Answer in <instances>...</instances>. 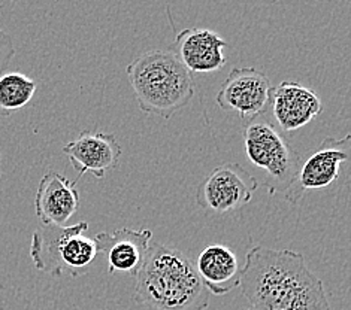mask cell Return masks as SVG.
Segmentation results:
<instances>
[{
	"label": "cell",
	"instance_id": "obj_4",
	"mask_svg": "<svg viewBox=\"0 0 351 310\" xmlns=\"http://www.w3.org/2000/svg\"><path fill=\"white\" fill-rule=\"evenodd\" d=\"M88 222L81 221L69 227L43 225L32 236L29 255L36 270L58 278L84 274L93 264L97 253L96 240L84 236Z\"/></svg>",
	"mask_w": 351,
	"mask_h": 310
},
{
	"label": "cell",
	"instance_id": "obj_3",
	"mask_svg": "<svg viewBox=\"0 0 351 310\" xmlns=\"http://www.w3.org/2000/svg\"><path fill=\"white\" fill-rule=\"evenodd\" d=\"M126 75L139 109L168 120L195 96L191 73L171 49H152L136 57Z\"/></svg>",
	"mask_w": 351,
	"mask_h": 310
},
{
	"label": "cell",
	"instance_id": "obj_18",
	"mask_svg": "<svg viewBox=\"0 0 351 310\" xmlns=\"http://www.w3.org/2000/svg\"><path fill=\"white\" fill-rule=\"evenodd\" d=\"M250 310H252V309H250Z\"/></svg>",
	"mask_w": 351,
	"mask_h": 310
},
{
	"label": "cell",
	"instance_id": "obj_16",
	"mask_svg": "<svg viewBox=\"0 0 351 310\" xmlns=\"http://www.w3.org/2000/svg\"><path fill=\"white\" fill-rule=\"evenodd\" d=\"M15 55V48L11 36L0 29V77L8 69L11 60Z\"/></svg>",
	"mask_w": 351,
	"mask_h": 310
},
{
	"label": "cell",
	"instance_id": "obj_17",
	"mask_svg": "<svg viewBox=\"0 0 351 310\" xmlns=\"http://www.w3.org/2000/svg\"><path fill=\"white\" fill-rule=\"evenodd\" d=\"M0 166H2V157H0ZM0 176H2V167H0Z\"/></svg>",
	"mask_w": 351,
	"mask_h": 310
},
{
	"label": "cell",
	"instance_id": "obj_11",
	"mask_svg": "<svg viewBox=\"0 0 351 310\" xmlns=\"http://www.w3.org/2000/svg\"><path fill=\"white\" fill-rule=\"evenodd\" d=\"M228 47L219 33L210 29L190 27L180 31L171 51L190 73H210L220 70L226 64L224 48Z\"/></svg>",
	"mask_w": 351,
	"mask_h": 310
},
{
	"label": "cell",
	"instance_id": "obj_5",
	"mask_svg": "<svg viewBox=\"0 0 351 310\" xmlns=\"http://www.w3.org/2000/svg\"><path fill=\"white\" fill-rule=\"evenodd\" d=\"M242 138L250 163L265 172L262 185L272 196L286 192L295 182L302 163V158L287 138L266 118V114L242 121Z\"/></svg>",
	"mask_w": 351,
	"mask_h": 310
},
{
	"label": "cell",
	"instance_id": "obj_14",
	"mask_svg": "<svg viewBox=\"0 0 351 310\" xmlns=\"http://www.w3.org/2000/svg\"><path fill=\"white\" fill-rule=\"evenodd\" d=\"M195 267L206 291L213 296H226L239 287L242 267L237 254L228 246H206L197 257Z\"/></svg>",
	"mask_w": 351,
	"mask_h": 310
},
{
	"label": "cell",
	"instance_id": "obj_9",
	"mask_svg": "<svg viewBox=\"0 0 351 310\" xmlns=\"http://www.w3.org/2000/svg\"><path fill=\"white\" fill-rule=\"evenodd\" d=\"M75 170H78V181L86 173H91L97 179L115 169L121 157V146L111 133H91L82 130L77 139L63 146Z\"/></svg>",
	"mask_w": 351,
	"mask_h": 310
},
{
	"label": "cell",
	"instance_id": "obj_8",
	"mask_svg": "<svg viewBox=\"0 0 351 310\" xmlns=\"http://www.w3.org/2000/svg\"><path fill=\"white\" fill-rule=\"evenodd\" d=\"M271 81L256 68H235L217 93L215 102L226 112H237L242 121L265 115L271 102Z\"/></svg>",
	"mask_w": 351,
	"mask_h": 310
},
{
	"label": "cell",
	"instance_id": "obj_2",
	"mask_svg": "<svg viewBox=\"0 0 351 310\" xmlns=\"http://www.w3.org/2000/svg\"><path fill=\"white\" fill-rule=\"evenodd\" d=\"M135 298L149 310H205L210 306L195 263L182 250L156 242L149 243L136 273Z\"/></svg>",
	"mask_w": 351,
	"mask_h": 310
},
{
	"label": "cell",
	"instance_id": "obj_12",
	"mask_svg": "<svg viewBox=\"0 0 351 310\" xmlns=\"http://www.w3.org/2000/svg\"><path fill=\"white\" fill-rule=\"evenodd\" d=\"M78 181H71L57 172L45 173L35 196V212L43 225L66 227L80 207Z\"/></svg>",
	"mask_w": 351,
	"mask_h": 310
},
{
	"label": "cell",
	"instance_id": "obj_6",
	"mask_svg": "<svg viewBox=\"0 0 351 310\" xmlns=\"http://www.w3.org/2000/svg\"><path fill=\"white\" fill-rule=\"evenodd\" d=\"M258 182L238 163H224L206 175L196 191V203L214 214L237 212L252 202Z\"/></svg>",
	"mask_w": 351,
	"mask_h": 310
},
{
	"label": "cell",
	"instance_id": "obj_13",
	"mask_svg": "<svg viewBox=\"0 0 351 310\" xmlns=\"http://www.w3.org/2000/svg\"><path fill=\"white\" fill-rule=\"evenodd\" d=\"M274 118L282 131H296L322 112V99L314 90L293 81H284L271 90Z\"/></svg>",
	"mask_w": 351,
	"mask_h": 310
},
{
	"label": "cell",
	"instance_id": "obj_10",
	"mask_svg": "<svg viewBox=\"0 0 351 310\" xmlns=\"http://www.w3.org/2000/svg\"><path fill=\"white\" fill-rule=\"evenodd\" d=\"M97 253L106 255L108 274H135L144 264L153 233L148 229L121 227L112 233H99L93 237Z\"/></svg>",
	"mask_w": 351,
	"mask_h": 310
},
{
	"label": "cell",
	"instance_id": "obj_7",
	"mask_svg": "<svg viewBox=\"0 0 351 310\" xmlns=\"http://www.w3.org/2000/svg\"><path fill=\"white\" fill-rule=\"evenodd\" d=\"M351 136L346 135L341 139L326 138L320 146L300 163L299 172L290 188L284 194L289 203L296 205L309 191L322 190L338 181L341 166L350 158Z\"/></svg>",
	"mask_w": 351,
	"mask_h": 310
},
{
	"label": "cell",
	"instance_id": "obj_15",
	"mask_svg": "<svg viewBox=\"0 0 351 310\" xmlns=\"http://www.w3.org/2000/svg\"><path fill=\"white\" fill-rule=\"evenodd\" d=\"M38 90L36 81L21 72L3 73L0 77V116H11L26 107Z\"/></svg>",
	"mask_w": 351,
	"mask_h": 310
},
{
	"label": "cell",
	"instance_id": "obj_1",
	"mask_svg": "<svg viewBox=\"0 0 351 310\" xmlns=\"http://www.w3.org/2000/svg\"><path fill=\"white\" fill-rule=\"evenodd\" d=\"M239 287L252 310H330L322 279L296 250L256 245L245 257Z\"/></svg>",
	"mask_w": 351,
	"mask_h": 310
}]
</instances>
